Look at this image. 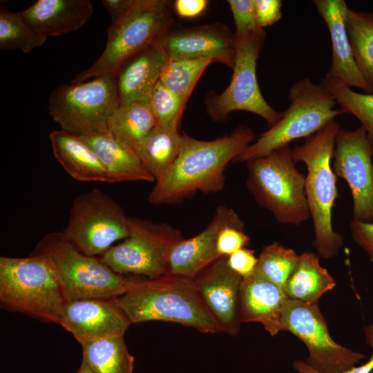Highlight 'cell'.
Here are the masks:
<instances>
[{
  "label": "cell",
  "instance_id": "1",
  "mask_svg": "<svg viewBox=\"0 0 373 373\" xmlns=\"http://www.w3.org/2000/svg\"><path fill=\"white\" fill-rule=\"evenodd\" d=\"M254 139L253 132L241 128L211 141L182 135L179 154L167 172L151 191L148 200L154 204L180 202L193 193L219 192L224 188V171Z\"/></svg>",
  "mask_w": 373,
  "mask_h": 373
},
{
  "label": "cell",
  "instance_id": "2",
  "mask_svg": "<svg viewBox=\"0 0 373 373\" xmlns=\"http://www.w3.org/2000/svg\"><path fill=\"white\" fill-rule=\"evenodd\" d=\"M114 300L131 324L162 321L192 327L202 333L222 332L192 279L169 274L138 280L130 290Z\"/></svg>",
  "mask_w": 373,
  "mask_h": 373
},
{
  "label": "cell",
  "instance_id": "3",
  "mask_svg": "<svg viewBox=\"0 0 373 373\" xmlns=\"http://www.w3.org/2000/svg\"><path fill=\"white\" fill-rule=\"evenodd\" d=\"M340 129L334 119L305 138L304 144L291 149L294 162H302L307 168L305 195L314 226L312 244L318 255L324 259L336 256L343 245V236L332 225V209L338 189L331 161Z\"/></svg>",
  "mask_w": 373,
  "mask_h": 373
},
{
  "label": "cell",
  "instance_id": "4",
  "mask_svg": "<svg viewBox=\"0 0 373 373\" xmlns=\"http://www.w3.org/2000/svg\"><path fill=\"white\" fill-rule=\"evenodd\" d=\"M31 254L48 262L65 300L114 298L127 292L138 281L115 272L99 258L82 254L66 240L62 231L44 236Z\"/></svg>",
  "mask_w": 373,
  "mask_h": 373
},
{
  "label": "cell",
  "instance_id": "5",
  "mask_svg": "<svg viewBox=\"0 0 373 373\" xmlns=\"http://www.w3.org/2000/svg\"><path fill=\"white\" fill-rule=\"evenodd\" d=\"M170 4L166 0H133L124 17L108 27L106 44L99 58L70 83L109 73L117 75L128 59L160 41L172 26Z\"/></svg>",
  "mask_w": 373,
  "mask_h": 373
},
{
  "label": "cell",
  "instance_id": "6",
  "mask_svg": "<svg viewBox=\"0 0 373 373\" xmlns=\"http://www.w3.org/2000/svg\"><path fill=\"white\" fill-rule=\"evenodd\" d=\"M247 162L249 191L278 222L299 226L311 217L305 176L296 169L289 145Z\"/></svg>",
  "mask_w": 373,
  "mask_h": 373
},
{
  "label": "cell",
  "instance_id": "7",
  "mask_svg": "<svg viewBox=\"0 0 373 373\" xmlns=\"http://www.w3.org/2000/svg\"><path fill=\"white\" fill-rule=\"evenodd\" d=\"M0 300L6 307L46 322L59 323L65 298L42 256L0 257Z\"/></svg>",
  "mask_w": 373,
  "mask_h": 373
},
{
  "label": "cell",
  "instance_id": "8",
  "mask_svg": "<svg viewBox=\"0 0 373 373\" xmlns=\"http://www.w3.org/2000/svg\"><path fill=\"white\" fill-rule=\"evenodd\" d=\"M290 104L280 119L249 144L234 160L247 162L269 154L295 140L317 133L342 111L334 108L336 101L326 87L305 78L289 89Z\"/></svg>",
  "mask_w": 373,
  "mask_h": 373
},
{
  "label": "cell",
  "instance_id": "9",
  "mask_svg": "<svg viewBox=\"0 0 373 373\" xmlns=\"http://www.w3.org/2000/svg\"><path fill=\"white\" fill-rule=\"evenodd\" d=\"M119 104L117 75L109 73L56 87L50 95L48 108L61 130L80 137L108 131V119Z\"/></svg>",
  "mask_w": 373,
  "mask_h": 373
},
{
  "label": "cell",
  "instance_id": "10",
  "mask_svg": "<svg viewBox=\"0 0 373 373\" xmlns=\"http://www.w3.org/2000/svg\"><path fill=\"white\" fill-rule=\"evenodd\" d=\"M62 233L82 254L100 256L129 236V218L111 196L93 189L75 198Z\"/></svg>",
  "mask_w": 373,
  "mask_h": 373
},
{
  "label": "cell",
  "instance_id": "11",
  "mask_svg": "<svg viewBox=\"0 0 373 373\" xmlns=\"http://www.w3.org/2000/svg\"><path fill=\"white\" fill-rule=\"evenodd\" d=\"M129 236L99 259L115 272L156 279L169 274V257L183 239L180 230L164 223L129 218Z\"/></svg>",
  "mask_w": 373,
  "mask_h": 373
},
{
  "label": "cell",
  "instance_id": "12",
  "mask_svg": "<svg viewBox=\"0 0 373 373\" xmlns=\"http://www.w3.org/2000/svg\"><path fill=\"white\" fill-rule=\"evenodd\" d=\"M265 32L235 37L233 73L229 86L220 95L212 93L207 100L208 113L216 121H224L235 111H245L263 118L269 127L282 117L263 97L256 77V64L265 39Z\"/></svg>",
  "mask_w": 373,
  "mask_h": 373
},
{
  "label": "cell",
  "instance_id": "13",
  "mask_svg": "<svg viewBox=\"0 0 373 373\" xmlns=\"http://www.w3.org/2000/svg\"><path fill=\"white\" fill-rule=\"evenodd\" d=\"M282 325L283 331L305 343L309 352L305 362L320 373H343L367 358L332 338L318 304L287 298L283 308Z\"/></svg>",
  "mask_w": 373,
  "mask_h": 373
},
{
  "label": "cell",
  "instance_id": "14",
  "mask_svg": "<svg viewBox=\"0 0 373 373\" xmlns=\"http://www.w3.org/2000/svg\"><path fill=\"white\" fill-rule=\"evenodd\" d=\"M363 126L340 129L334 144L333 170L347 183L353 201L352 220L373 222V164Z\"/></svg>",
  "mask_w": 373,
  "mask_h": 373
},
{
  "label": "cell",
  "instance_id": "15",
  "mask_svg": "<svg viewBox=\"0 0 373 373\" xmlns=\"http://www.w3.org/2000/svg\"><path fill=\"white\" fill-rule=\"evenodd\" d=\"M160 42L169 61L209 59L233 68L234 36L223 24L175 28L172 25Z\"/></svg>",
  "mask_w": 373,
  "mask_h": 373
},
{
  "label": "cell",
  "instance_id": "16",
  "mask_svg": "<svg viewBox=\"0 0 373 373\" xmlns=\"http://www.w3.org/2000/svg\"><path fill=\"white\" fill-rule=\"evenodd\" d=\"M80 343L124 335L131 323L114 298L65 300L59 323Z\"/></svg>",
  "mask_w": 373,
  "mask_h": 373
},
{
  "label": "cell",
  "instance_id": "17",
  "mask_svg": "<svg viewBox=\"0 0 373 373\" xmlns=\"http://www.w3.org/2000/svg\"><path fill=\"white\" fill-rule=\"evenodd\" d=\"M195 287L222 332L236 336L241 322L239 292L242 278L221 256L195 278Z\"/></svg>",
  "mask_w": 373,
  "mask_h": 373
},
{
  "label": "cell",
  "instance_id": "18",
  "mask_svg": "<svg viewBox=\"0 0 373 373\" xmlns=\"http://www.w3.org/2000/svg\"><path fill=\"white\" fill-rule=\"evenodd\" d=\"M227 226L244 229L245 225L233 209L220 206L204 230L175 245L169 257V274L193 279L220 258L217 241L220 232Z\"/></svg>",
  "mask_w": 373,
  "mask_h": 373
},
{
  "label": "cell",
  "instance_id": "19",
  "mask_svg": "<svg viewBox=\"0 0 373 373\" xmlns=\"http://www.w3.org/2000/svg\"><path fill=\"white\" fill-rule=\"evenodd\" d=\"M316 6L329 30L332 42L331 67L325 77L338 80L347 86L373 93L355 62L346 29L345 13L348 8L344 0H315Z\"/></svg>",
  "mask_w": 373,
  "mask_h": 373
},
{
  "label": "cell",
  "instance_id": "20",
  "mask_svg": "<svg viewBox=\"0 0 373 373\" xmlns=\"http://www.w3.org/2000/svg\"><path fill=\"white\" fill-rule=\"evenodd\" d=\"M169 61L160 41L128 59L117 73L119 104L150 103L153 88Z\"/></svg>",
  "mask_w": 373,
  "mask_h": 373
},
{
  "label": "cell",
  "instance_id": "21",
  "mask_svg": "<svg viewBox=\"0 0 373 373\" xmlns=\"http://www.w3.org/2000/svg\"><path fill=\"white\" fill-rule=\"evenodd\" d=\"M287 297L284 290L256 271L242 278L239 292L241 322L260 323L271 336L283 331L282 312Z\"/></svg>",
  "mask_w": 373,
  "mask_h": 373
},
{
  "label": "cell",
  "instance_id": "22",
  "mask_svg": "<svg viewBox=\"0 0 373 373\" xmlns=\"http://www.w3.org/2000/svg\"><path fill=\"white\" fill-rule=\"evenodd\" d=\"M93 12L88 0H38L20 13L39 35L48 38L79 29Z\"/></svg>",
  "mask_w": 373,
  "mask_h": 373
},
{
  "label": "cell",
  "instance_id": "23",
  "mask_svg": "<svg viewBox=\"0 0 373 373\" xmlns=\"http://www.w3.org/2000/svg\"><path fill=\"white\" fill-rule=\"evenodd\" d=\"M95 152L105 168L109 183L155 181L138 156L108 131L79 137Z\"/></svg>",
  "mask_w": 373,
  "mask_h": 373
},
{
  "label": "cell",
  "instance_id": "24",
  "mask_svg": "<svg viewBox=\"0 0 373 373\" xmlns=\"http://www.w3.org/2000/svg\"><path fill=\"white\" fill-rule=\"evenodd\" d=\"M49 137L55 159L73 179L109 183L98 157L79 137L61 129L52 131Z\"/></svg>",
  "mask_w": 373,
  "mask_h": 373
},
{
  "label": "cell",
  "instance_id": "25",
  "mask_svg": "<svg viewBox=\"0 0 373 373\" xmlns=\"http://www.w3.org/2000/svg\"><path fill=\"white\" fill-rule=\"evenodd\" d=\"M335 285L333 277L320 264L318 255L305 251L299 255L284 291L289 299L318 304L322 295L332 290Z\"/></svg>",
  "mask_w": 373,
  "mask_h": 373
},
{
  "label": "cell",
  "instance_id": "26",
  "mask_svg": "<svg viewBox=\"0 0 373 373\" xmlns=\"http://www.w3.org/2000/svg\"><path fill=\"white\" fill-rule=\"evenodd\" d=\"M157 126L150 103L119 104L107 123L108 132L136 154L146 135Z\"/></svg>",
  "mask_w": 373,
  "mask_h": 373
},
{
  "label": "cell",
  "instance_id": "27",
  "mask_svg": "<svg viewBox=\"0 0 373 373\" xmlns=\"http://www.w3.org/2000/svg\"><path fill=\"white\" fill-rule=\"evenodd\" d=\"M182 135L156 126L143 140L136 155L157 181L170 169L180 151Z\"/></svg>",
  "mask_w": 373,
  "mask_h": 373
},
{
  "label": "cell",
  "instance_id": "28",
  "mask_svg": "<svg viewBox=\"0 0 373 373\" xmlns=\"http://www.w3.org/2000/svg\"><path fill=\"white\" fill-rule=\"evenodd\" d=\"M124 335L81 344L83 360L95 373H133V356L129 353Z\"/></svg>",
  "mask_w": 373,
  "mask_h": 373
},
{
  "label": "cell",
  "instance_id": "29",
  "mask_svg": "<svg viewBox=\"0 0 373 373\" xmlns=\"http://www.w3.org/2000/svg\"><path fill=\"white\" fill-rule=\"evenodd\" d=\"M345 21L356 66L373 88V13L347 8Z\"/></svg>",
  "mask_w": 373,
  "mask_h": 373
},
{
  "label": "cell",
  "instance_id": "30",
  "mask_svg": "<svg viewBox=\"0 0 373 373\" xmlns=\"http://www.w3.org/2000/svg\"><path fill=\"white\" fill-rule=\"evenodd\" d=\"M321 84L332 95L343 113H350L360 121L366 131L373 156V93L354 91L345 84L327 77L322 79Z\"/></svg>",
  "mask_w": 373,
  "mask_h": 373
},
{
  "label": "cell",
  "instance_id": "31",
  "mask_svg": "<svg viewBox=\"0 0 373 373\" xmlns=\"http://www.w3.org/2000/svg\"><path fill=\"white\" fill-rule=\"evenodd\" d=\"M47 37L39 35L19 12L0 6V48L19 50L25 54L42 46Z\"/></svg>",
  "mask_w": 373,
  "mask_h": 373
},
{
  "label": "cell",
  "instance_id": "32",
  "mask_svg": "<svg viewBox=\"0 0 373 373\" xmlns=\"http://www.w3.org/2000/svg\"><path fill=\"white\" fill-rule=\"evenodd\" d=\"M209 59L169 61L161 75L160 83L169 91L187 102Z\"/></svg>",
  "mask_w": 373,
  "mask_h": 373
},
{
  "label": "cell",
  "instance_id": "33",
  "mask_svg": "<svg viewBox=\"0 0 373 373\" xmlns=\"http://www.w3.org/2000/svg\"><path fill=\"white\" fill-rule=\"evenodd\" d=\"M298 256L293 249L275 242L262 249L255 271L284 290Z\"/></svg>",
  "mask_w": 373,
  "mask_h": 373
},
{
  "label": "cell",
  "instance_id": "34",
  "mask_svg": "<svg viewBox=\"0 0 373 373\" xmlns=\"http://www.w3.org/2000/svg\"><path fill=\"white\" fill-rule=\"evenodd\" d=\"M186 104V101L167 90L159 80L150 101L157 126L168 131L178 132Z\"/></svg>",
  "mask_w": 373,
  "mask_h": 373
},
{
  "label": "cell",
  "instance_id": "35",
  "mask_svg": "<svg viewBox=\"0 0 373 373\" xmlns=\"http://www.w3.org/2000/svg\"><path fill=\"white\" fill-rule=\"evenodd\" d=\"M227 2L235 22V37L265 32L257 22L254 0H229Z\"/></svg>",
  "mask_w": 373,
  "mask_h": 373
},
{
  "label": "cell",
  "instance_id": "36",
  "mask_svg": "<svg viewBox=\"0 0 373 373\" xmlns=\"http://www.w3.org/2000/svg\"><path fill=\"white\" fill-rule=\"evenodd\" d=\"M249 238L244 229L234 226L224 227L219 233L217 251L219 256H229L249 245Z\"/></svg>",
  "mask_w": 373,
  "mask_h": 373
},
{
  "label": "cell",
  "instance_id": "37",
  "mask_svg": "<svg viewBox=\"0 0 373 373\" xmlns=\"http://www.w3.org/2000/svg\"><path fill=\"white\" fill-rule=\"evenodd\" d=\"M258 259L254 250L243 248L227 256V265L242 278L253 275L256 271Z\"/></svg>",
  "mask_w": 373,
  "mask_h": 373
},
{
  "label": "cell",
  "instance_id": "38",
  "mask_svg": "<svg viewBox=\"0 0 373 373\" xmlns=\"http://www.w3.org/2000/svg\"><path fill=\"white\" fill-rule=\"evenodd\" d=\"M257 22L264 29L276 23L282 17V1L280 0H254Z\"/></svg>",
  "mask_w": 373,
  "mask_h": 373
},
{
  "label": "cell",
  "instance_id": "39",
  "mask_svg": "<svg viewBox=\"0 0 373 373\" xmlns=\"http://www.w3.org/2000/svg\"><path fill=\"white\" fill-rule=\"evenodd\" d=\"M352 237L368 255L373 262V222H364L352 220Z\"/></svg>",
  "mask_w": 373,
  "mask_h": 373
},
{
  "label": "cell",
  "instance_id": "40",
  "mask_svg": "<svg viewBox=\"0 0 373 373\" xmlns=\"http://www.w3.org/2000/svg\"><path fill=\"white\" fill-rule=\"evenodd\" d=\"M366 341L373 350V323L364 328ZM293 367L298 373H320L310 367L305 361L296 360L293 363ZM373 371V352L371 356L363 365L354 366L343 373H371Z\"/></svg>",
  "mask_w": 373,
  "mask_h": 373
},
{
  "label": "cell",
  "instance_id": "41",
  "mask_svg": "<svg viewBox=\"0 0 373 373\" xmlns=\"http://www.w3.org/2000/svg\"><path fill=\"white\" fill-rule=\"evenodd\" d=\"M175 10L181 17L191 18L202 14L206 9L208 1L206 0H177Z\"/></svg>",
  "mask_w": 373,
  "mask_h": 373
},
{
  "label": "cell",
  "instance_id": "42",
  "mask_svg": "<svg viewBox=\"0 0 373 373\" xmlns=\"http://www.w3.org/2000/svg\"><path fill=\"white\" fill-rule=\"evenodd\" d=\"M133 0H103L102 5L110 14L111 23L122 19L128 12Z\"/></svg>",
  "mask_w": 373,
  "mask_h": 373
},
{
  "label": "cell",
  "instance_id": "43",
  "mask_svg": "<svg viewBox=\"0 0 373 373\" xmlns=\"http://www.w3.org/2000/svg\"><path fill=\"white\" fill-rule=\"evenodd\" d=\"M76 373H95L85 362L82 364Z\"/></svg>",
  "mask_w": 373,
  "mask_h": 373
}]
</instances>
